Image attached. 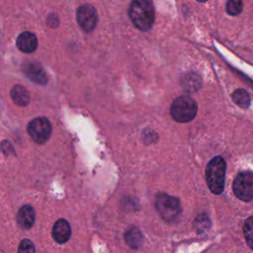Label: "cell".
I'll return each instance as SVG.
<instances>
[{
    "label": "cell",
    "instance_id": "cell-6",
    "mask_svg": "<svg viewBox=\"0 0 253 253\" xmlns=\"http://www.w3.org/2000/svg\"><path fill=\"white\" fill-rule=\"evenodd\" d=\"M51 131V124L44 117L35 118L28 125V133L35 142L40 144L47 141Z\"/></svg>",
    "mask_w": 253,
    "mask_h": 253
},
{
    "label": "cell",
    "instance_id": "cell-14",
    "mask_svg": "<svg viewBox=\"0 0 253 253\" xmlns=\"http://www.w3.org/2000/svg\"><path fill=\"white\" fill-rule=\"evenodd\" d=\"M232 100L241 108H248L250 105V96L244 89H236L232 94Z\"/></svg>",
    "mask_w": 253,
    "mask_h": 253
},
{
    "label": "cell",
    "instance_id": "cell-5",
    "mask_svg": "<svg viewBox=\"0 0 253 253\" xmlns=\"http://www.w3.org/2000/svg\"><path fill=\"white\" fill-rule=\"evenodd\" d=\"M234 195L243 202L253 200V173L250 171L240 172L232 184Z\"/></svg>",
    "mask_w": 253,
    "mask_h": 253
},
{
    "label": "cell",
    "instance_id": "cell-11",
    "mask_svg": "<svg viewBox=\"0 0 253 253\" xmlns=\"http://www.w3.org/2000/svg\"><path fill=\"white\" fill-rule=\"evenodd\" d=\"M35 210L31 205H24L17 213V223L23 229L31 228L35 223Z\"/></svg>",
    "mask_w": 253,
    "mask_h": 253
},
{
    "label": "cell",
    "instance_id": "cell-8",
    "mask_svg": "<svg viewBox=\"0 0 253 253\" xmlns=\"http://www.w3.org/2000/svg\"><path fill=\"white\" fill-rule=\"evenodd\" d=\"M23 71L30 80L37 84L45 85L47 82V77L42 67L37 62L28 61L23 65Z\"/></svg>",
    "mask_w": 253,
    "mask_h": 253
},
{
    "label": "cell",
    "instance_id": "cell-7",
    "mask_svg": "<svg viewBox=\"0 0 253 253\" xmlns=\"http://www.w3.org/2000/svg\"><path fill=\"white\" fill-rule=\"evenodd\" d=\"M76 20L83 31L90 33L95 29L98 22L97 11L92 5L83 4L77 9Z\"/></svg>",
    "mask_w": 253,
    "mask_h": 253
},
{
    "label": "cell",
    "instance_id": "cell-18",
    "mask_svg": "<svg viewBox=\"0 0 253 253\" xmlns=\"http://www.w3.org/2000/svg\"><path fill=\"white\" fill-rule=\"evenodd\" d=\"M198 1H199V2H206L207 0H198Z\"/></svg>",
    "mask_w": 253,
    "mask_h": 253
},
{
    "label": "cell",
    "instance_id": "cell-3",
    "mask_svg": "<svg viewBox=\"0 0 253 253\" xmlns=\"http://www.w3.org/2000/svg\"><path fill=\"white\" fill-rule=\"evenodd\" d=\"M198 111L197 103L189 96H180L176 98L170 107L172 118L178 123H188L192 121Z\"/></svg>",
    "mask_w": 253,
    "mask_h": 253
},
{
    "label": "cell",
    "instance_id": "cell-16",
    "mask_svg": "<svg viewBox=\"0 0 253 253\" xmlns=\"http://www.w3.org/2000/svg\"><path fill=\"white\" fill-rule=\"evenodd\" d=\"M242 0H228L226 3V12L231 16H237L242 12Z\"/></svg>",
    "mask_w": 253,
    "mask_h": 253
},
{
    "label": "cell",
    "instance_id": "cell-10",
    "mask_svg": "<svg viewBox=\"0 0 253 253\" xmlns=\"http://www.w3.org/2000/svg\"><path fill=\"white\" fill-rule=\"evenodd\" d=\"M16 43L21 51L31 53L38 47V39L32 32H23L19 35Z\"/></svg>",
    "mask_w": 253,
    "mask_h": 253
},
{
    "label": "cell",
    "instance_id": "cell-9",
    "mask_svg": "<svg viewBox=\"0 0 253 253\" xmlns=\"http://www.w3.org/2000/svg\"><path fill=\"white\" fill-rule=\"evenodd\" d=\"M51 234L57 243L61 244L68 241L71 236V228L68 221L63 218L57 219L53 224Z\"/></svg>",
    "mask_w": 253,
    "mask_h": 253
},
{
    "label": "cell",
    "instance_id": "cell-1",
    "mask_svg": "<svg viewBox=\"0 0 253 253\" xmlns=\"http://www.w3.org/2000/svg\"><path fill=\"white\" fill-rule=\"evenodd\" d=\"M128 16L136 29L142 32L150 30L155 20L152 0H131L128 7Z\"/></svg>",
    "mask_w": 253,
    "mask_h": 253
},
{
    "label": "cell",
    "instance_id": "cell-17",
    "mask_svg": "<svg viewBox=\"0 0 253 253\" xmlns=\"http://www.w3.org/2000/svg\"><path fill=\"white\" fill-rule=\"evenodd\" d=\"M35 245L30 239H23L20 242L19 248H18V253H35Z\"/></svg>",
    "mask_w": 253,
    "mask_h": 253
},
{
    "label": "cell",
    "instance_id": "cell-15",
    "mask_svg": "<svg viewBox=\"0 0 253 253\" xmlns=\"http://www.w3.org/2000/svg\"><path fill=\"white\" fill-rule=\"evenodd\" d=\"M243 233L248 246L253 250V215L245 220L243 224Z\"/></svg>",
    "mask_w": 253,
    "mask_h": 253
},
{
    "label": "cell",
    "instance_id": "cell-13",
    "mask_svg": "<svg viewBox=\"0 0 253 253\" xmlns=\"http://www.w3.org/2000/svg\"><path fill=\"white\" fill-rule=\"evenodd\" d=\"M125 240L130 248L137 249L143 242V235L136 226H130L125 232Z\"/></svg>",
    "mask_w": 253,
    "mask_h": 253
},
{
    "label": "cell",
    "instance_id": "cell-2",
    "mask_svg": "<svg viewBox=\"0 0 253 253\" xmlns=\"http://www.w3.org/2000/svg\"><path fill=\"white\" fill-rule=\"evenodd\" d=\"M226 164L221 156L213 157L207 165L206 180L210 190L215 194L220 195L224 189Z\"/></svg>",
    "mask_w": 253,
    "mask_h": 253
},
{
    "label": "cell",
    "instance_id": "cell-12",
    "mask_svg": "<svg viewBox=\"0 0 253 253\" xmlns=\"http://www.w3.org/2000/svg\"><path fill=\"white\" fill-rule=\"evenodd\" d=\"M10 95L11 98L13 100V102L20 107H25L30 103V93L27 90L26 87H24L23 85H15L12 87L11 91H10Z\"/></svg>",
    "mask_w": 253,
    "mask_h": 253
},
{
    "label": "cell",
    "instance_id": "cell-4",
    "mask_svg": "<svg viewBox=\"0 0 253 253\" xmlns=\"http://www.w3.org/2000/svg\"><path fill=\"white\" fill-rule=\"evenodd\" d=\"M155 208L160 216L167 222L177 220L182 210L179 200L165 193H159L156 196Z\"/></svg>",
    "mask_w": 253,
    "mask_h": 253
}]
</instances>
